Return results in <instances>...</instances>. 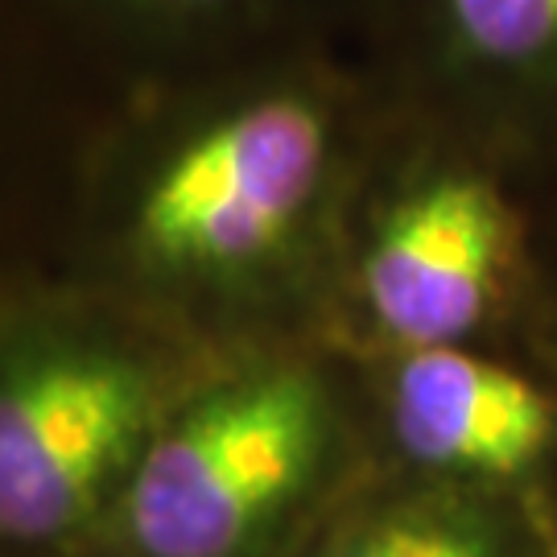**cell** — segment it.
<instances>
[{"label": "cell", "instance_id": "6da1fadb", "mask_svg": "<svg viewBox=\"0 0 557 557\" xmlns=\"http://www.w3.org/2000/svg\"><path fill=\"white\" fill-rule=\"evenodd\" d=\"M343 165L335 96L273 79L207 108L161 149L128 211V252L186 289H248L301 257Z\"/></svg>", "mask_w": 557, "mask_h": 557}, {"label": "cell", "instance_id": "7a4b0ae2", "mask_svg": "<svg viewBox=\"0 0 557 557\" xmlns=\"http://www.w3.org/2000/svg\"><path fill=\"white\" fill-rule=\"evenodd\" d=\"M335 413L322 380L273 363L165 413L116 499L137 557H244L314 487Z\"/></svg>", "mask_w": 557, "mask_h": 557}, {"label": "cell", "instance_id": "3957f363", "mask_svg": "<svg viewBox=\"0 0 557 557\" xmlns=\"http://www.w3.org/2000/svg\"><path fill=\"white\" fill-rule=\"evenodd\" d=\"M529 264L533 232L517 174L421 133L363 220L356 298L397 351L471 347Z\"/></svg>", "mask_w": 557, "mask_h": 557}, {"label": "cell", "instance_id": "277c9868", "mask_svg": "<svg viewBox=\"0 0 557 557\" xmlns=\"http://www.w3.org/2000/svg\"><path fill=\"white\" fill-rule=\"evenodd\" d=\"M165 421L153 368L91 335L0 351V541L54 545L116 504Z\"/></svg>", "mask_w": 557, "mask_h": 557}, {"label": "cell", "instance_id": "5b68a950", "mask_svg": "<svg viewBox=\"0 0 557 557\" xmlns=\"http://www.w3.org/2000/svg\"><path fill=\"white\" fill-rule=\"evenodd\" d=\"M421 133L517 178L557 170V0H409Z\"/></svg>", "mask_w": 557, "mask_h": 557}, {"label": "cell", "instance_id": "8992f818", "mask_svg": "<svg viewBox=\"0 0 557 557\" xmlns=\"http://www.w3.org/2000/svg\"><path fill=\"white\" fill-rule=\"evenodd\" d=\"M388 434L413 467L471 483L533 475L557 450V397L475 347L397 351Z\"/></svg>", "mask_w": 557, "mask_h": 557}, {"label": "cell", "instance_id": "52a82bcc", "mask_svg": "<svg viewBox=\"0 0 557 557\" xmlns=\"http://www.w3.org/2000/svg\"><path fill=\"white\" fill-rule=\"evenodd\" d=\"M322 557H504L496 524L455 499H409L351 524Z\"/></svg>", "mask_w": 557, "mask_h": 557}, {"label": "cell", "instance_id": "ba28073f", "mask_svg": "<svg viewBox=\"0 0 557 557\" xmlns=\"http://www.w3.org/2000/svg\"><path fill=\"white\" fill-rule=\"evenodd\" d=\"M116 4L133 9L140 17L190 25V21H220V17H232V13H244L257 0H116Z\"/></svg>", "mask_w": 557, "mask_h": 557}, {"label": "cell", "instance_id": "9c48e42d", "mask_svg": "<svg viewBox=\"0 0 557 557\" xmlns=\"http://www.w3.org/2000/svg\"><path fill=\"white\" fill-rule=\"evenodd\" d=\"M524 199H529V227L537 239H557V170L520 178Z\"/></svg>", "mask_w": 557, "mask_h": 557}]
</instances>
